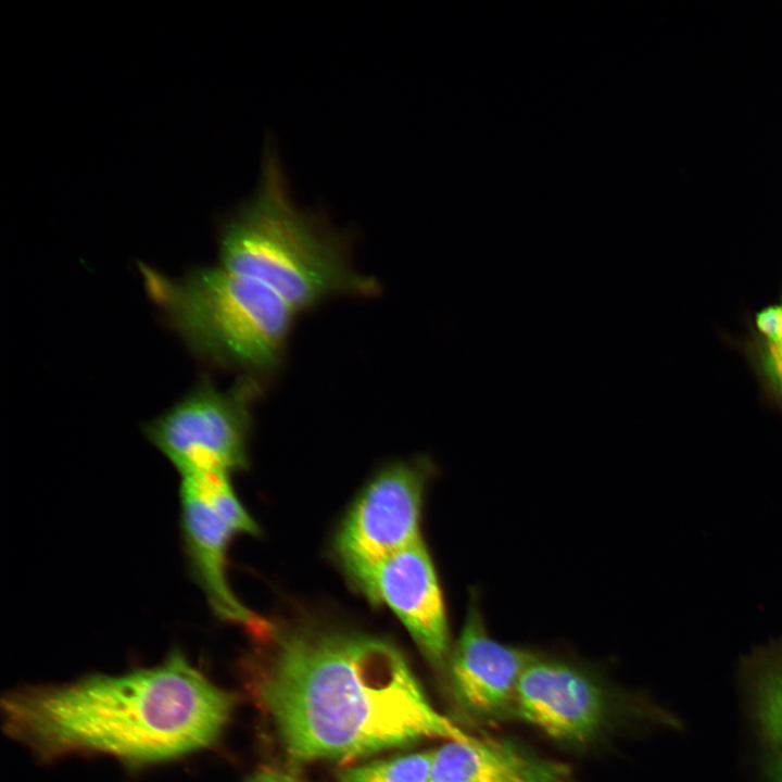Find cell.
I'll use <instances>...</instances> for the list:
<instances>
[{"label":"cell","instance_id":"cell-15","mask_svg":"<svg viewBox=\"0 0 782 782\" xmlns=\"http://www.w3.org/2000/svg\"><path fill=\"white\" fill-rule=\"evenodd\" d=\"M245 782H304V780L293 769L266 766L252 773Z\"/></svg>","mask_w":782,"mask_h":782},{"label":"cell","instance_id":"cell-13","mask_svg":"<svg viewBox=\"0 0 782 782\" xmlns=\"http://www.w3.org/2000/svg\"><path fill=\"white\" fill-rule=\"evenodd\" d=\"M432 749L375 759L344 768L340 782H429Z\"/></svg>","mask_w":782,"mask_h":782},{"label":"cell","instance_id":"cell-5","mask_svg":"<svg viewBox=\"0 0 782 782\" xmlns=\"http://www.w3.org/2000/svg\"><path fill=\"white\" fill-rule=\"evenodd\" d=\"M252 391L247 382L220 391L201 381L151 420L146 434L182 478L241 469L247 464Z\"/></svg>","mask_w":782,"mask_h":782},{"label":"cell","instance_id":"cell-8","mask_svg":"<svg viewBox=\"0 0 782 782\" xmlns=\"http://www.w3.org/2000/svg\"><path fill=\"white\" fill-rule=\"evenodd\" d=\"M514 711L526 722L562 741L584 742L601 728L605 699L578 669L537 656L524 669Z\"/></svg>","mask_w":782,"mask_h":782},{"label":"cell","instance_id":"cell-10","mask_svg":"<svg viewBox=\"0 0 782 782\" xmlns=\"http://www.w3.org/2000/svg\"><path fill=\"white\" fill-rule=\"evenodd\" d=\"M184 541L192 572L213 610L225 620L244 623L255 634L268 626L234 596L226 579V551L232 534L226 519L189 483L180 489Z\"/></svg>","mask_w":782,"mask_h":782},{"label":"cell","instance_id":"cell-11","mask_svg":"<svg viewBox=\"0 0 782 782\" xmlns=\"http://www.w3.org/2000/svg\"><path fill=\"white\" fill-rule=\"evenodd\" d=\"M567 768L505 743L477 737L432 749L429 782H568Z\"/></svg>","mask_w":782,"mask_h":782},{"label":"cell","instance_id":"cell-9","mask_svg":"<svg viewBox=\"0 0 782 782\" xmlns=\"http://www.w3.org/2000/svg\"><path fill=\"white\" fill-rule=\"evenodd\" d=\"M534 657L493 640L477 601L471 598L449 661L454 693L471 714L485 718L500 716L514 708L519 678Z\"/></svg>","mask_w":782,"mask_h":782},{"label":"cell","instance_id":"cell-14","mask_svg":"<svg viewBox=\"0 0 782 782\" xmlns=\"http://www.w3.org/2000/svg\"><path fill=\"white\" fill-rule=\"evenodd\" d=\"M230 525L236 533L256 534L258 528L235 495L228 474L204 472L184 477Z\"/></svg>","mask_w":782,"mask_h":782},{"label":"cell","instance_id":"cell-12","mask_svg":"<svg viewBox=\"0 0 782 782\" xmlns=\"http://www.w3.org/2000/svg\"><path fill=\"white\" fill-rule=\"evenodd\" d=\"M752 356L766 389L782 407V303L765 307L755 317Z\"/></svg>","mask_w":782,"mask_h":782},{"label":"cell","instance_id":"cell-1","mask_svg":"<svg viewBox=\"0 0 782 782\" xmlns=\"http://www.w3.org/2000/svg\"><path fill=\"white\" fill-rule=\"evenodd\" d=\"M255 694L295 762L351 761L425 739L477 740L432 706L402 653L377 638L283 634Z\"/></svg>","mask_w":782,"mask_h":782},{"label":"cell","instance_id":"cell-2","mask_svg":"<svg viewBox=\"0 0 782 782\" xmlns=\"http://www.w3.org/2000/svg\"><path fill=\"white\" fill-rule=\"evenodd\" d=\"M232 707L229 693L175 652L152 668L16 691L3 717L9 734L42 758L101 753L139 765L211 746Z\"/></svg>","mask_w":782,"mask_h":782},{"label":"cell","instance_id":"cell-7","mask_svg":"<svg viewBox=\"0 0 782 782\" xmlns=\"http://www.w3.org/2000/svg\"><path fill=\"white\" fill-rule=\"evenodd\" d=\"M375 603L388 605L433 666L450 655L445 608L433 564L420 540L350 575Z\"/></svg>","mask_w":782,"mask_h":782},{"label":"cell","instance_id":"cell-6","mask_svg":"<svg viewBox=\"0 0 782 782\" xmlns=\"http://www.w3.org/2000/svg\"><path fill=\"white\" fill-rule=\"evenodd\" d=\"M425 475L398 464L380 472L349 512L337 548L349 575L420 540Z\"/></svg>","mask_w":782,"mask_h":782},{"label":"cell","instance_id":"cell-3","mask_svg":"<svg viewBox=\"0 0 782 782\" xmlns=\"http://www.w3.org/2000/svg\"><path fill=\"white\" fill-rule=\"evenodd\" d=\"M218 265L264 285L295 312L375 288L351 266L342 237L294 205L272 150L255 193L222 227Z\"/></svg>","mask_w":782,"mask_h":782},{"label":"cell","instance_id":"cell-4","mask_svg":"<svg viewBox=\"0 0 782 782\" xmlns=\"http://www.w3.org/2000/svg\"><path fill=\"white\" fill-rule=\"evenodd\" d=\"M141 272L149 294L193 352L252 374L278 365L295 311L270 289L218 264L179 278Z\"/></svg>","mask_w":782,"mask_h":782}]
</instances>
